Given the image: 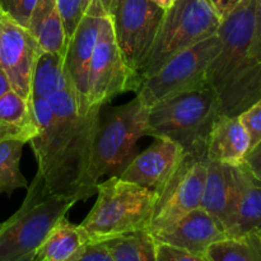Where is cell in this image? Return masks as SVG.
Here are the masks:
<instances>
[{"instance_id": "obj_1", "label": "cell", "mask_w": 261, "mask_h": 261, "mask_svg": "<svg viewBox=\"0 0 261 261\" xmlns=\"http://www.w3.org/2000/svg\"><path fill=\"white\" fill-rule=\"evenodd\" d=\"M68 76V75H66ZM37 135L30 142L48 193L86 200L83 184L102 107L79 111L70 82L50 99H30Z\"/></svg>"}, {"instance_id": "obj_2", "label": "cell", "mask_w": 261, "mask_h": 261, "mask_svg": "<svg viewBox=\"0 0 261 261\" xmlns=\"http://www.w3.org/2000/svg\"><path fill=\"white\" fill-rule=\"evenodd\" d=\"M256 0H240L222 17L219 51L205 79L219 101L221 115L239 116L261 98V63L251 55Z\"/></svg>"}, {"instance_id": "obj_3", "label": "cell", "mask_w": 261, "mask_h": 261, "mask_svg": "<svg viewBox=\"0 0 261 261\" xmlns=\"http://www.w3.org/2000/svg\"><path fill=\"white\" fill-rule=\"evenodd\" d=\"M219 116L218 97L204 79L153 105L148 111L145 137L167 138L184 153L206 152L209 134Z\"/></svg>"}, {"instance_id": "obj_4", "label": "cell", "mask_w": 261, "mask_h": 261, "mask_svg": "<svg viewBox=\"0 0 261 261\" xmlns=\"http://www.w3.org/2000/svg\"><path fill=\"white\" fill-rule=\"evenodd\" d=\"M148 111L149 109L138 97L106 112L101 109L99 124L83 184L87 199L97 193L99 178L120 176L138 154V140L145 137Z\"/></svg>"}, {"instance_id": "obj_5", "label": "cell", "mask_w": 261, "mask_h": 261, "mask_svg": "<svg viewBox=\"0 0 261 261\" xmlns=\"http://www.w3.org/2000/svg\"><path fill=\"white\" fill-rule=\"evenodd\" d=\"M97 200L81 223L91 244L148 231L154 216L158 195L119 176L97 184Z\"/></svg>"}, {"instance_id": "obj_6", "label": "cell", "mask_w": 261, "mask_h": 261, "mask_svg": "<svg viewBox=\"0 0 261 261\" xmlns=\"http://www.w3.org/2000/svg\"><path fill=\"white\" fill-rule=\"evenodd\" d=\"M78 201L76 196L48 193L37 173L20 208L0 223V261L35 260L48 232Z\"/></svg>"}, {"instance_id": "obj_7", "label": "cell", "mask_w": 261, "mask_h": 261, "mask_svg": "<svg viewBox=\"0 0 261 261\" xmlns=\"http://www.w3.org/2000/svg\"><path fill=\"white\" fill-rule=\"evenodd\" d=\"M222 17L211 0H176L165 12L142 81L172 56L218 32Z\"/></svg>"}, {"instance_id": "obj_8", "label": "cell", "mask_w": 261, "mask_h": 261, "mask_svg": "<svg viewBox=\"0 0 261 261\" xmlns=\"http://www.w3.org/2000/svg\"><path fill=\"white\" fill-rule=\"evenodd\" d=\"M140 84L142 79L130 69L117 45L111 18H102L89 64L88 106H105L119 94L129 91L137 92Z\"/></svg>"}, {"instance_id": "obj_9", "label": "cell", "mask_w": 261, "mask_h": 261, "mask_svg": "<svg viewBox=\"0 0 261 261\" xmlns=\"http://www.w3.org/2000/svg\"><path fill=\"white\" fill-rule=\"evenodd\" d=\"M219 46L221 42L216 33L176 54L158 70L143 79L137 97L150 109L166 97L204 81L208 65L218 54Z\"/></svg>"}, {"instance_id": "obj_10", "label": "cell", "mask_w": 261, "mask_h": 261, "mask_svg": "<svg viewBox=\"0 0 261 261\" xmlns=\"http://www.w3.org/2000/svg\"><path fill=\"white\" fill-rule=\"evenodd\" d=\"M163 17L165 10L150 0H119L111 17L122 56L140 79Z\"/></svg>"}, {"instance_id": "obj_11", "label": "cell", "mask_w": 261, "mask_h": 261, "mask_svg": "<svg viewBox=\"0 0 261 261\" xmlns=\"http://www.w3.org/2000/svg\"><path fill=\"white\" fill-rule=\"evenodd\" d=\"M206 152L185 153L172 177L158 194L157 206L150 226L152 236L172 226L189 212L200 208L205 185Z\"/></svg>"}, {"instance_id": "obj_12", "label": "cell", "mask_w": 261, "mask_h": 261, "mask_svg": "<svg viewBox=\"0 0 261 261\" xmlns=\"http://www.w3.org/2000/svg\"><path fill=\"white\" fill-rule=\"evenodd\" d=\"M41 48L30 31L0 10V68L12 89L30 99L31 78Z\"/></svg>"}, {"instance_id": "obj_13", "label": "cell", "mask_w": 261, "mask_h": 261, "mask_svg": "<svg viewBox=\"0 0 261 261\" xmlns=\"http://www.w3.org/2000/svg\"><path fill=\"white\" fill-rule=\"evenodd\" d=\"M184 149L167 138H154L152 145L138 153L119 176L158 194L163 190L180 166Z\"/></svg>"}, {"instance_id": "obj_14", "label": "cell", "mask_w": 261, "mask_h": 261, "mask_svg": "<svg viewBox=\"0 0 261 261\" xmlns=\"http://www.w3.org/2000/svg\"><path fill=\"white\" fill-rule=\"evenodd\" d=\"M102 18L82 15L73 36L66 43L64 55V69L73 86L78 101L79 111L87 112L92 109L87 101L89 64L99 33Z\"/></svg>"}, {"instance_id": "obj_15", "label": "cell", "mask_w": 261, "mask_h": 261, "mask_svg": "<svg viewBox=\"0 0 261 261\" xmlns=\"http://www.w3.org/2000/svg\"><path fill=\"white\" fill-rule=\"evenodd\" d=\"M227 237L222 224L213 216L196 208L178 219L177 222L154 234L157 244L168 245L196 255H204L214 242Z\"/></svg>"}, {"instance_id": "obj_16", "label": "cell", "mask_w": 261, "mask_h": 261, "mask_svg": "<svg viewBox=\"0 0 261 261\" xmlns=\"http://www.w3.org/2000/svg\"><path fill=\"white\" fill-rule=\"evenodd\" d=\"M200 208L213 216L228 236L236 218V185L232 166L208 161Z\"/></svg>"}, {"instance_id": "obj_17", "label": "cell", "mask_w": 261, "mask_h": 261, "mask_svg": "<svg viewBox=\"0 0 261 261\" xmlns=\"http://www.w3.org/2000/svg\"><path fill=\"white\" fill-rule=\"evenodd\" d=\"M249 150V134L239 116L221 115L214 122L206 143L208 161L236 166L244 162Z\"/></svg>"}, {"instance_id": "obj_18", "label": "cell", "mask_w": 261, "mask_h": 261, "mask_svg": "<svg viewBox=\"0 0 261 261\" xmlns=\"http://www.w3.org/2000/svg\"><path fill=\"white\" fill-rule=\"evenodd\" d=\"M236 185V218L227 237L261 231V182L244 162L232 166Z\"/></svg>"}, {"instance_id": "obj_19", "label": "cell", "mask_w": 261, "mask_h": 261, "mask_svg": "<svg viewBox=\"0 0 261 261\" xmlns=\"http://www.w3.org/2000/svg\"><path fill=\"white\" fill-rule=\"evenodd\" d=\"M91 245L83 228L63 217L38 247L33 261H75Z\"/></svg>"}, {"instance_id": "obj_20", "label": "cell", "mask_w": 261, "mask_h": 261, "mask_svg": "<svg viewBox=\"0 0 261 261\" xmlns=\"http://www.w3.org/2000/svg\"><path fill=\"white\" fill-rule=\"evenodd\" d=\"M27 30L41 50L65 55L68 40L56 0H37Z\"/></svg>"}, {"instance_id": "obj_21", "label": "cell", "mask_w": 261, "mask_h": 261, "mask_svg": "<svg viewBox=\"0 0 261 261\" xmlns=\"http://www.w3.org/2000/svg\"><path fill=\"white\" fill-rule=\"evenodd\" d=\"M37 132L31 101L10 89L0 98V138H18L30 143Z\"/></svg>"}, {"instance_id": "obj_22", "label": "cell", "mask_w": 261, "mask_h": 261, "mask_svg": "<svg viewBox=\"0 0 261 261\" xmlns=\"http://www.w3.org/2000/svg\"><path fill=\"white\" fill-rule=\"evenodd\" d=\"M66 82L64 55L41 50L33 65L30 99H50L65 87Z\"/></svg>"}, {"instance_id": "obj_23", "label": "cell", "mask_w": 261, "mask_h": 261, "mask_svg": "<svg viewBox=\"0 0 261 261\" xmlns=\"http://www.w3.org/2000/svg\"><path fill=\"white\" fill-rule=\"evenodd\" d=\"M208 261H261V231L224 237L204 252Z\"/></svg>"}, {"instance_id": "obj_24", "label": "cell", "mask_w": 261, "mask_h": 261, "mask_svg": "<svg viewBox=\"0 0 261 261\" xmlns=\"http://www.w3.org/2000/svg\"><path fill=\"white\" fill-rule=\"evenodd\" d=\"M112 261H157V242L148 231H137L105 241Z\"/></svg>"}, {"instance_id": "obj_25", "label": "cell", "mask_w": 261, "mask_h": 261, "mask_svg": "<svg viewBox=\"0 0 261 261\" xmlns=\"http://www.w3.org/2000/svg\"><path fill=\"white\" fill-rule=\"evenodd\" d=\"M27 144L18 138H0V193L12 194L17 189L28 188L20 172V155Z\"/></svg>"}, {"instance_id": "obj_26", "label": "cell", "mask_w": 261, "mask_h": 261, "mask_svg": "<svg viewBox=\"0 0 261 261\" xmlns=\"http://www.w3.org/2000/svg\"><path fill=\"white\" fill-rule=\"evenodd\" d=\"M250 138V149L261 140V98L239 115Z\"/></svg>"}, {"instance_id": "obj_27", "label": "cell", "mask_w": 261, "mask_h": 261, "mask_svg": "<svg viewBox=\"0 0 261 261\" xmlns=\"http://www.w3.org/2000/svg\"><path fill=\"white\" fill-rule=\"evenodd\" d=\"M37 0H0V10L27 28Z\"/></svg>"}, {"instance_id": "obj_28", "label": "cell", "mask_w": 261, "mask_h": 261, "mask_svg": "<svg viewBox=\"0 0 261 261\" xmlns=\"http://www.w3.org/2000/svg\"><path fill=\"white\" fill-rule=\"evenodd\" d=\"M59 12L63 18L66 40L73 36L79 20L82 19V0H56Z\"/></svg>"}, {"instance_id": "obj_29", "label": "cell", "mask_w": 261, "mask_h": 261, "mask_svg": "<svg viewBox=\"0 0 261 261\" xmlns=\"http://www.w3.org/2000/svg\"><path fill=\"white\" fill-rule=\"evenodd\" d=\"M119 0H82L83 15L111 18Z\"/></svg>"}, {"instance_id": "obj_30", "label": "cell", "mask_w": 261, "mask_h": 261, "mask_svg": "<svg viewBox=\"0 0 261 261\" xmlns=\"http://www.w3.org/2000/svg\"><path fill=\"white\" fill-rule=\"evenodd\" d=\"M157 261H208L204 255L191 254L168 245L157 244Z\"/></svg>"}, {"instance_id": "obj_31", "label": "cell", "mask_w": 261, "mask_h": 261, "mask_svg": "<svg viewBox=\"0 0 261 261\" xmlns=\"http://www.w3.org/2000/svg\"><path fill=\"white\" fill-rule=\"evenodd\" d=\"M75 261H112L105 242H96L87 247L86 252Z\"/></svg>"}, {"instance_id": "obj_32", "label": "cell", "mask_w": 261, "mask_h": 261, "mask_svg": "<svg viewBox=\"0 0 261 261\" xmlns=\"http://www.w3.org/2000/svg\"><path fill=\"white\" fill-rule=\"evenodd\" d=\"M251 55L261 63V0H256L254 20V33H252Z\"/></svg>"}, {"instance_id": "obj_33", "label": "cell", "mask_w": 261, "mask_h": 261, "mask_svg": "<svg viewBox=\"0 0 261 261\" xmlns=\"http://www.w3.org/2000/svg\"><path fill=\"white\" fill-rule=\"evenodd\" d=\"M245 165L249 167L252 175L261 182V140L254 148L249 150L244 160Z\"/></svg>"}, {"instance_id": "obj_34", "label": "cell", "mask_w": 261, "mask_h": 261, "mask_svg": "<svg viewBox=\"0 0 261 261\" xmlns=\"http://www.w3.org/2000/svg\"><path fill=\"white\" fill-rule=\"evenodd\" d=\"M213 3V5L216 7V9L218 10V13L221 14V17H223L227 12L232 9L240 0H211Z\"/></svg>"}, {"instance_id": "obj_35", "label": "cell", "mask_w": 261, "mask_h": 261, "mask_svg": "<svg viewBox=\"0 0 261 261\" xmlns=\"http://www.w3.org/2000/svg\"><path fill=\"white\" fill-rule=\"evenodd\" d=\"M10 89H12V84H10L9 78H8L7 73L0 68V98Z\"/></svg>"}, {"instance_id": "obj_36", "label": "cell", "mask_w": 261, "mask_h": 261, "mask_svg": "<svg viewBox=\"0 0 261 261\" xmlns=\"http://www.w3.org/2000/svg\"><path fill=\"white\" fill-rule=\"evenodd\" d=\"M150 2L154 3L157 7H160L161 9H163L166 12V10H168L173 4H175L176 0H150Z\"/></svg>"}]
</instances>
